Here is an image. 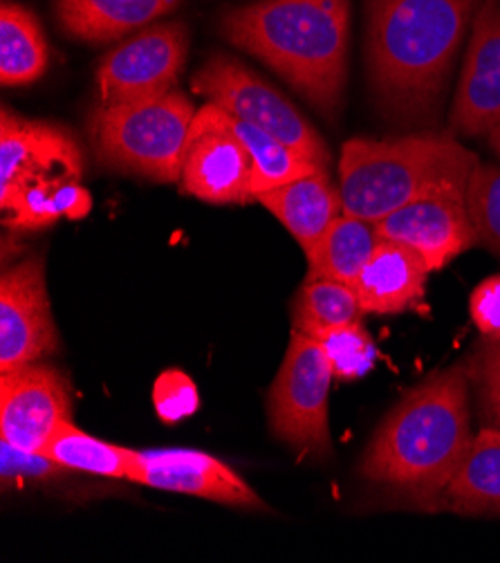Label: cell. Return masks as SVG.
Returning <instances> with one entry per match:
<instances>
[{
    "label": "cell",
    "mask_w": 500,
    "mask_h": 563,
    "mask_svg": "<svg viewBox=\"0 0 500 563\" xmlns=\"http://www.w3.org/2000/svg\"><path fill=\"white\" fill-rule=\"evenodd\" d=\"M469 386V366L460 362L411 388L377 427L359 474L424 508H442L474 440Z\"/></svg>",
    "instance_id": "cell-1"
},
{
    "label": "cell",
    "mask_w": 500,
    "mask_h": 563,
    "mask_svg": "<svg viewBox=\"0 0 500 563\" xmlns=\"http://www.w3.org/2000/svg\"><path fill=\"white\" fill-rule=\"evenodd\" d=\"M480 0H366V62L377 103L433 118Z\"/></svg>",
    "instance_id": "cell-2"
},
{
    "label": "cell",
    "mask_w": 500,
    "mask_h": 563,
    "mask_svg": "<svg viewBox=\"0 0 500 563\" xmlns=\"http://www.w3.org/2000/svg\"><path fill=\"white\" fill-rule=\"evenodd\" d=\"M220 32L323 115H337L348 79L351 0H254L222 14Z\"/></svg>",
    "instance_id": "cell-3"
},
{
    "label": "cell",
    "mask_w": 500,
    "mask_h": 563,
    "mask_svg": "<svg viewBox=\"0 0 500 563\" xmlns=\"http://www.w3.org/2000/svg\"><path fill=\"white\" fill-rule=\"evenodd\" d=\"M480 159L449 131L348 140L340 155L344 213L377 224L440 187H467Z\"/></svg>",
    "instance_id": "cell-4"
},
{
    "label": "cell",
    "mask_w": 500,
    "mask_h": 563,
    "mask_svg": "<svg viewBox=\"0 0 500 563\" xmlns=\"http://www.w3.org/2000/svg\"><path fill=\"white\" fill-rule=\"evenodd\" d=\"M196 112L198 108L180 90L146 101L99 106L90 120L97 159L122 174L180 185Z\"/></svg>",
    "instance_id": "cell-5"
},
{
    "label": "cell",
    "mask_w": 500,
    "mask_h": 563,
    "mask_svg": "<svg viewBox=\"0 0 500 563\" xmlns=\"http://www.w3.org/2000/svg\"><path fill=\"white\" fill-rule=\"evenodd\" d=\"M335 379L330 360L314 336L292 330L286 357L267 393L271 433L299 456L327 459L332 452L327 396Z\"/></svg>",
    "instance_id": "cell-6"
},
{
    "label": "cell",
    "mask_w": 500,
    "mask_h": 563,
    "mask_svg": "<svg viewBox=\"0 0 500 563\" xmlns=\"http://www.w3.org/2000/svg\"><path fill=\"white\" fill-rule=\"evenodd\" d=\"M196 95L227 115L286 142L314 164L327 168L330 151L301 112L258 75L225 54H215L191 77Z\"/></svg>",
    "instance_id": "cell-7"
},
{
    "label": "cell",
    "mask_w": 500,
    "mask_h": 563,
    "mask_svg": "<svg viewBox=\"0 0 500 563\" xmlns=\"http://www.w3.org/2000/svg\"><path fill=\"white\" fill-rule=\"evenodd\" d=\"M189 56V27L153 23L103 56L97 68L99 106L157 99L178 90Z\"/></svg>",
    "instance_id": "cell-8"
},
{
    "label": "cell",
    "mask_w": 500,
    "mask_h": 563,
    "mask_svg": "<svg viewBox=\"0 0 500 563\" xmlns=\"http://www.w3.org/2000/svg\"><path fill=\"white\" fill-rule=\"evenodd\" d=\"M84 159L77 142L59 126L0 112V207L10 211L23 194H57L79 180Z\"/></svg>",
    "instance_id": "cell-9"
},
{
    "label": "cell",
    "mask_w": 500,
    "mask_h": 563,
    "mask_svg": "<svg viewBox=\"0 0 500 563\" xmlns=\"http://www.w3.org/2000/svg\"><path fill=\"white\" fill-rule=\"evenodd\" d=\"M180 187L211 205H249L252 159L232 126V118L215 103L198 108L189 131Z\"/></svg>",
    "instance_id": "cell-10"
},
{
    "label": "cell",
    "mask_w": 500,
    "mask_h": 563,
    "mask_svg": "<svg viewBox=\"0 0 500 563\" xmlns=\"http://www.w3.org/2000/svg\"><path fill=\"white\" fill-rule=\"evenodd\" d=\"M45 258L27 256L0 278V373L45 362L59 351Z\"/></svg>",
    "instance_id": "cell-11"
},
{
    "label": "cell",
    "mask_w": 500,
    "mask_h": 563,
    "mask_svg": "<svg viewBox=\"0 0 500 563\" xmlns=\"http://www.w3.org/2000/svg\"><path fill=\"white\" fill-rule=\"evenodd\" d=\"M64 422H73V393L62 368L36 362L0 373V438L43 452Z\"/></svg>",
    "instance_id": "cell-12"
},
{
    "label": "cell",
    "mask_w": 500,
    "mask_h": 563,
    "mask_svg": "<svg viewBox=\"0 0 500 563\" xmlns=\"http://www.w3.org/2000/svg\"><path fill=\"white\" fill-rule=\"evenodd\" d=\"M467 187H440L400 207L375 224L377 236L413 247L431 272L471 250L476 230L467 211Z\"/></svg>",
    "instance_id": "cell-13"
},
{
    "label": "cell",
    "mask_w": 500,
    "mask_h": 563,
    "mask_svg": "<svg viewBox=\"0 0 500 563\" xmlns=\"http://www.w3.org/2000/svg\"><path fill=\"white\" fill-rule=\"evenodd\" d=\"M500 122V0L478 8L465 54L463 77L449 112V133L489 135Z\"/></svg>",
    "instance_id": "cell-14"
},
{
    "label": "cell",
    "mask_w": 500,
    "mask_h": 563,
    "mask_svg": "<svg viewBox=\"0 0 500 563\" xmlns=\"http://www.w3.org/2000/svg\"><path fill=\"white\" fill-rule=\"evenodd\" d=\"M133 483L198 496L230 508L265 510L263 498L230 465L198 449H146L137 452Z\"/></svg>",
    "instance_id": "cell-15"
},
{
    "label": "cell",
    "mask_w": 500,
    "mask_h": 563,
    "mask_svg": "<svg viewBox=\"0 0 500 563\" xmlns=\"http://www.w3.org/2000/svg\"><path fill=\"white\" fill-rule=\"evenodd\" d=\"M431 267L413 247L379 239L355 280V292L368 314H402L422 306Z\"/></svg>",
    "instance_id": "cell-16"
},
{
    "label": "cell",
    "mask_w": 500,
    "mask_h": 563,
    "mask_svg": "<svg viewBox=\"0 0 500 563\" xmlns=\"http://www.w3.org/2000/svg\"><path fill=\"white\" fill-rule=\"evenodd\" d=\"M256 202L284 224L303 254H310L332 228V222L344 213L342 189L332 183L327 168H319L305 178L265 191Z\"/></svg>",
    "instance_id": "cell-17"
},
{
    "label": "cell",
    "mask_w": 500,
    "mask_h": 563,
    "mask_svg": "<svg viewBox=\"0 0 500 563\" xmlns=\"http://www.w3.org/2000/svg\"><path fill=\"white\" fill-rule=\"evenodd\" d=\"M182 0H57L62 27L86 43H113L169 16Z\"/></svg>",
    "instance_id": "cell-18"
},
{
    "label": "cell",
    "mask_w": 500,
    "mask_h": 563,
    "mask_svg": "<svg viewBox=\"0 0 500 563\" xmlns=\"http://www.w3.org/2000/svg\"><path fill=\"white\" fill-rule=\"evenodd\" d=\"M442 508L458 515H500V429L474 435L469 452L444 489Z\"/></svg>",
    "instance_id": "cell-19"
},
{
    "label": "cell",
    "mask_w": 500,
    "mask_h": 563,
    "mask_svg": "<svg viewBox=\"0 0 500 563\" xmlns=\"http://www.w3.org/2000/svg\"><path fill=\"white\" fill-rule=\"evenodd\" d=\"M379 243L373 222L342 213L323 239L312 247L308 258V280L327 278L355 286L357 276Z\"/></svg>",
    "instance_id": "cell-20"
},
{
    "label": "cell",
    "mask_w": 500,
    "mask_h": 563,
    "mask_svg": "<svg viewBox=\"0 0 500 563\" xmlns=\"http://www.w3.org/2000/svg\"><path fill=\"white\" fill-rule=\"evenodd\" d=\"M49 66L45 34L32 10L5 0L0 5V81L3 86H30Z\"/></svg>",
    "instance_id": "cell-21"
},
{
    "label": "cell",
    "mask_w": 500,
    "mask_h": 563,
    "mask_svg": "<svg viewBox=\"0 0 500 563\" xmlns=\"http://www.w3.org/2000/svg\"><path fill=\"white\" fill-rule=\"evenodd\" d=\"M43 454L68 467L70 472L129 483H133L137 467V449L103 442L81 431L73 422H64L52 433L43 446Z\"/></svg>",
    "instance_id": "cell-22"
},
{
    "label": "cell",
    "mask_w": 500,
    "mask_h": 563,
    "mask_svg": "<svg viewBox=\"0 0 500 563\" xmlns=\"http://www.w3.org/2000/svg\"><path fill=\"white\" fill-rule=\"evenodd\" d=\"M232 118V115H230ZM232 126L236 135L241 137L245 151L252 159V198H256L265 191H271L276 187H284L288 183H295L299 178H305L314 172H319V164L288 146L286 142L276 140L274 135L249 126L236 118H232Z\"/></svg>",
    "instance_id": "cell-23"
},
{
    "label": "cell",
    "mask_w": 500,
    "mask_h": 563,
    "mask_svg": "<svg viewBox=\"0 0 500 563\" xmlns=\"http://www.w3.org/2000/svg\"><path fill=\"white\" fill-rule=\"evenodd\" d=\"M362 314L366 312L353 286L327 278H305L292 306V325L316 340L332 328L362 321Z\"/></svg>",
    "instance_id": "cell-24"
},
{
    "label": "cell",
    "mask_w": 500,
    "mask_h": 563,
    "mask_svg": "<svg viewBox=\"0 0 500 563\" xmlns=\"http://www.w3.org/2000/svg\"><path fill=\"white\" fill-rule=\"evenodd\" d=\"M467 211L476 241L500 256V164H476L467 183Z\"/></svg>",
    "instance_id": "cell-25"
},
{
    "label": "cell",
    "mask_w": 500,
    "mask_h": 563,
    "mask_svg": "<svg viewBox=\"0 0 500 563\" xmlns=\"http://www.w3.org/2000/svg\"><path fill=\"white\" fill-rule=\"evenodd\" d=\"M337 379L353 382L366 375L377 362V344L362 321L332 328L316 336Z\"/></svg>",
    "instance_id": "cell-26"
},
{
    "label": "cell",
    "mask_w": 500,
    "mask_h": 563,
    "mask_svg": "<svg viewBox=\"0 0 500 563\" xmlns=\"http://www.w3.org/2000/svg\"><path fill=\"white\" fill-rule=\"evenodd\" d=\"M73 472L43 452H27L0 438V485L3 489L27 483V485H52L64 481Z\"/></svg>",
    "instance_id": "cell-27"
},
{
    "label": "cell",
    "mask_w": 500,
    "mask_h": 563,
    "mask_svg": "<svg viewBox=\"0 0 500 563\" xmlns=\"http://www.w3.org/2000/svg\"><path fill=\"white\" fill-rule=\"evenodd\" d=\"M467 366L487 427L500 429V342L487 340Z\"/></svg>",
    "instance_id": "cell-28"
},
{
    "label": "cell",
    "mask_w": 500,
    "mask_h": 563,
    "mask_svg": "<svg viewBox=\"0 0 500 563\" xmlns=\"http://www.w3.org/2000/svg\"><path fill=\"white\" fill-rule=\"evenodd\" d=\"M198 388L180 371H166L153 386V405L164 422H180L198 411Z\"/></svg>",
    "instance_id": "cell-29"
},
{
    "label": "cell",
    "mask_w": 500,
    "mask_h": 563,
    "mask_svg": "<svg viewBox=\"0 0 500 563\" xmlns=\"http://www.w3.org/2000/svg\"><path fill=\"white\" fill-rule=\"evenodd\" d=\"M469 312L485 340L500 342V274L476 286L469 299Z\"/></svg>",
    "instance_id": "cell-30"
},
{
    "label": "cell",
    "mask_w": 500,
    "mask_h": 563,
    "mask_svg": "<svg viewBox=\"0 0 500 563\" xmlns=\"http://www.w3.org/2000/svg\"><path fill=\"white\" fill-rule=\"evenodd\" d=\"M489 146L493 148V153L500 157V122L489 131Z\"/></svg>",
    "instance_id": "cell-31"
}]
</instances>
